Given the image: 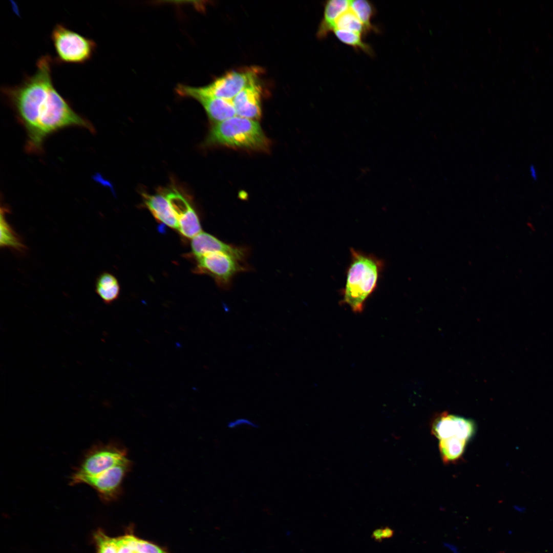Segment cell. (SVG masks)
Returning a JSON list of instances; mask_svg holds the SVG:
<instances>
[{
	"instance_id": "6da1fadb",
	"label": "cell",
	"mask_w": 553,
	"mask_h": 553,
	"mask_svg": "<svg viewBox=\"0 0 553 553\" xmlns=\"http://www.w3.org/2000/svg\"><path fill=\"white\" fill-rule=\"evenodd\" d=\"M53 63L50 55H43L37 60L33 75L25 77L18 85L1 88L2 94L25 128L29 153H40L48 136L67 127L94 131L91 123L77 114L55 89Z\"/></svg>"
},
{
	"instance_id": "7a4b0ae2",
	"label": "cell",
	"mask_w": 553,
	"mask_h": 553,
	"mask_svg": "<svg viewBox=\"0 0 553 553\" xmlns=\"http://www.w3.org/2000/svg\"><path fill=\"white\" fill-rule=\"evenodd\" d=\"M351 261L341 303L355 313L363 311L366 301L375 290L383 262L372 254L350 249Z\"/></svg>"
},
{
	"instance_id": "3957f363",
	"label": "cell",
	"mask_w": 553,
	"mask_h": 553,
	"mask_svg": "<svg viewBox=\"0 0 553 553\" xmlns=\"http://www.w3.org/2000/svg\"><path fill=\"white\" fill-rule=\"evenodd\" d=\"M208 144L266 150L268 140L257 120L237 115L216 123L207 139Z\"/></svg>"
},
{
	"instance_id": "277c9868",
	"label": "cell",
	"mask_w": 553,
	"mask_h": 553,
	"mask_svg": "<svg viewBox=\"0 0 553 553\" xmlns=\"http://www.w3.org/2000/svg\"><path fill=\"white\" fill-rule=\"evenodd\" d=\"M256 74L251 71H231L208 85L195 87L179 84L176 91L181 96L193 99L205 96L232 100L244 88L258 79Z\"/></svg>"
},
{
	"instance_id": "5b68a950",
	"label": "cell",
	"mask_w": 553,
	"mask_h": 553,
	"mask_svg": "<svg viewBox=\"0 0 553 553\" xmlns=\"http://www.w3.org/2000/svg\"><path fill=\"white\" fill-rule=\"evenodd\" d=\"M51 39L57 63H83L90 60L96 47L95 42L61 24L52 30Z\"/></svg>"
},
{
	"instance_id": "8992f818",
	"label": "cell",
	"mask_w": 553,
	"mask_h": 553,
	"mask_svg": "<svg viewBox=\"0 0 553 553\" xmlns=\"http://www.w3.org/2000/svg\"><path fill=\"white\" fill-rule=\"evenodd\" d=\"M126 449L116 442L100 443L85 454L70 477V484L78 478L98 475L126 457Z\"/></svg>"
},
{
	"instance_id": "52a82bcc",
	"label": "cell",
	"mask_w": 553,
	"mask_h": 553,
	"mask_svg": "<svg viewBox=\"0 0 553 553\" xmlns=\"http://www.w3.org/2000/svg\"><path fill=\"white\" fill-rule=\"evenodd\" d=\"M196 260V273L210 275L224 289L229 288L235 275L249 269L246 261L223 252L206 254Z\"/></svg>"
},
{
	"instance_id": "ba28073f",
	"label": "cell",
	"mask_w": 553,
	"mask_h": 553,
	"mask_svg": "<svg viewBox=\"0 0 553 553\" xmlns=\"http://www.w3.org/2000/svg\"><path fill=\"white\" fill-rule=\"evenodd\" d=\"M131 467V460L126 457L102 473L78 478L71 485H88L96 491L102 501L111 502L118 499L121 495L123 481Z\"/></svg>"
},
{
	"instance_id": "9c48e42d",
	"label": "cell",
	"mask_w": 553,
	"mask_h": 553,
	"mask_svg": "<svg viewBox=\"0 0 553 553\" xmlns=\"http://www.w3.org/2000/svg\"><path fill=\"white\" fill-rule=\"evenodd\" d=\"M166 196L175 212L180 233L185 238L193 239L201 232L198 216L186 199L175 190L167 193Z\"/></svg>"
},
{
	"instance_id": "30bf717a",
	"label": "cell",
	"mask_w": 553,
	"mask_h": 553,
	"mask_svg": "<svg viewBox=\"0 0 553 553\" xmlns=\"http://www.w3.org/2000/svg\"><path fill=\"white\" fill-rule=\"evenodd\" d=\"M431 430L439 440L457 437L469 441L475 433V424L471 419L443 413L434 419Z\"/></svg>"
},
{
	"instance_id": "8fae6325",
	"label": "cell",
	"mask_w": 553,
	"mask_h": 553,
	"mask_svg": "<svg viewBox=\"0 0 553 553\" xmlns=\"http://www.w3.org/2000/svg\"><path fill=\"white\" fill-rule=\"evenodd\" d=\"M191 248L196 258L214 252L228 253L246 261L248 250L243 247L227 244L215 236L201 231L192 239Z\"/></svg>"
},
{
	"instance_id": "7c38bea8",
	"label": "cell",
	"mask_w": 553,
	"mask_h": 553,
	"mask_svg": "<svg viewBox=\"0 0 553 553\" xmlns=\"http://www.w3.org/2000/svg\"><path fill=\"white\" fill-rule=\"evenodd\" d=\"M261 88L258 79L241 91L232 100L237 116L257 120L262 114Z\"/></svg>"
},
{
	"instance_id": "4fadbf2b",
	"label": "cell",
	"mask_w": 553,
	"mask_h": 553,
	"mask_svg": "<svg viewBox=\"0 0 553 553\" xmlns=\"http://www.w3.org/2000/svg\"><path fill=\"white\" fill-rule=\"evenodd\" d=\"M144 202L157 221L178 229L175 212L166 196L143 194Z\"/></svg>"
},
{
	"instance_id": "5bb4252c",
	"label": "cell",
	"mask_w": 553,
	"mask_h": 553,
	"mask_svg": "<svg viewBox=\"0 0 553 553\" xmlns=\"http://www.w3.org/2000/svg\"><path fill=\"white\" fill-rule=\"evenodd\" d=\"M9 212L8 208L2 205L0 217V247L8 248L18 256H24L28 248L24 239L7 221L6 216Z\"/></svg>"
},
{
	"instance_id": "9a60e30c",
	"label": "cell",
	"mask_w": 553,
	"mask_h": 553,
	"mask_svg": "<svg viewBox=\"0 0 553 553\" xmlns=\"http://www.w3.org/2000/svg\"><path fill=\"white\" fill-rule=\"evenodd\" d=\"M194 99L201 104L209 119L216 123L237 115L232 100L205 96Z\"/></svg>"
},
{
	"instance_id": "2e32d148",
	"label": "cell",
	"mask_w": 553,
	"mask_h": 553,
	"mask_svg": "<svg viewBox=\"0 0 553 553\" xmlns=\"http://www.w3.org/2000/svg\"><path fill=\"white\" fill-rule=\"evenodd\" d=\"M350 1L329 0L324 3L323 16L319 24L316 35L323 39L335 29L337 18L350 7Z\"/></svg>"
},
{
	"instance_id": "e0dca14e",
	"label": "cell",
	"mask_w": 553,
	"mask_h": 553,
	"mask_svg": "<svg viewBox=\"0 0 553 553\" xmlns=\"http://www.w3.org/2000/svg\"><path fill=\"white\" fill-rule=\"evenodd\" d=\"M95 291L103 303L111 304L119 297V283L113 274L108 272H103L95 280Z\"/></svg>"
},
{
	"instance_id": "ac0fdd59",
	"label": "cell",
	"mask_w": 553,
	"mask_h": 553,
	"mask_svg": "<svg viewBox=\"0 0 553 553\" xmlns=\"http://www.w3.org/2000/svg\"><path fill=\"white\" fill-rule=\"evenodd\" d=\"M467 440L457 437L439 440V450L444 463H454L462 456Z\"/></svg>"
},
{
	"instance_id": "d6986e66",
	"label": "cell",
	"mask_w": 553,
	"mask_h": 553,
	"mask_svg": "<svg viewBox=\"0 0 553 553\" xmlns=\"http://www.w3.org/2000/svg\"><path fill=\"white\" fill-rule=\"evenodd\" d=\"M350 8L363 23L368 33L379 32V29L371 22L376 13L372 2L367 0L350 1Z\"/></svg>"
},
{
	"instance_id": "ffe728a7",
	"label": "cell",
	"mask_w": 553,
	"mask_h": 553,
	"mask_svg": "<svg viewBox=\"0 0 553 553\" xmlns=\"http://www.w3.org/2000/svg\"><path fill=\"white\" fill-rule=\"evenodd\" d=\"M333 33L336 37L342 43L352 47L356 51L361 50L370 57H373L374 51L371 46L365 42L363 36L353 31L335 29Z\"/></svg>"
},
{
	"instance_id": "44dd1931",
	"label": "cell",
	"mask_w": 553,
	"mask_h": 553,
	"mask_svg": "<svg viewBox=\"0 0 553 553\" xmlns=\"http://www.w3.org/2000/svg\"><path fill=\"white\" fill-rule=\"evenodd\" d=\"M335 29L353 31L361 34L363 37L368 34L363 23L350 7L337 18Z\"/></svg>"
},
{
	"instance_id": "7402d4cb",
	"label": "cell",
	"mask_w": 553,
	"mask_h": 553,
	"mask_svg": "<svg viewBox=\"0 0 553 553\" xmlns=\"http://www.w3.org/2000/svg\"><path fill=\"white\" fill-rule=\"evenodd\" d=\"M123 537L131 548L138 553H167L158 545L137 538L133 535H126Z\"/></svg>"
},
{
	"instance_id": "603a6c76",
	"label": "cell",
	"mask_w": 553,
	"mask_h": 553,
	"mask_svg": "<svg viewBox=\"0 0 553 553\" xmlns=\"http://www.w3.org/2000/svg\"><path fill=\"white\" fill-rule=\"evenodd\" d=\"M96 553H117L116 538L111 537L99 529L93 536Z\"/></svg>"
},
{
	"instance_id": "cb8c5ba5",
	"label": "cell",
	"mask_w": 553,
	"mask_h": 553,
	"mask_svg": "<svg viewBox=\"0 0 553 553\" xmlns=\"http://www.w3.org/2000/svg\"><path fill=\"white\" fill-rule=\"evenodd\" d=\"M117 553H133L134 551L126 542L123 536L116 538Z\"/></svg>"
},
{
	"instance_id": "d4e9b609",
	"label": "cell",
	"mask_w": 553,
	"mask_h": 553,
	"mask_svg": "<svg viewBox=\"0 0 553 553\" xmlns=\"http://www.w3.org/2000/svg\"><path fill=\"white\" fill-rule=\"evenodd\" d=\"M241 424L250 425V426H251L253 427H257V425L255 423H253V422L250 421L249 420H248L247 419H237L236 421H233V422H230L228 424V427H229V428H233V427H235L236 426H239V425H241Z\"/></svg>"
},
{
	"instance_id": "484cf974",
	"label": "cell",
	"mask_w": 553,
	"mask_h": 553,
	"mask_svg": "<svg viewBox=\"0 0 553 553\" xmlns=\"http://www.w3.org/2000/svg\"><path fill=\"white\" fill-rule=\"evenodd\" d=\"M372 537L377 541H381L383 539L382 528L375 529L372 533Z\"/></svg>"
},
{
	"instance_id": "4316f807",
	"label": "cell",
	"mask_w": 553,
	"mask_h": 553,
	"mask_svg": "<svg viewBox=\"0 0 553 553\" xmlns=\"http://www.w3.org/2000/svg\"><path fill=\"white\" fill-rule=\"evenodd\" d=\"M383 539H388L392 537L393 535V530L389 527H385L382 528Z\"/></svg>"
},
{
	"instance_id": "83f0119b",
	"label": "cell",
	"mask_w": 553,
	"mask_h": 553,
	"mask_svg": "<svg viewBox=\"0 0 553 553\" xmlns=\"http://www.w3.org/2000/svg\"><path fill=\"white\" fill-rule=\"evenodd\" d=\"M133 553H138V552H136V551H134Z\"/></svg>"
}]
</instances>
